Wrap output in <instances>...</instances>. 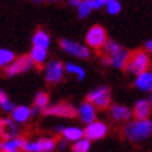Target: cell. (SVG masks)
Segmentation results:
<instances>
[{
	"label": "cell",
	"mask_w": 152,
	"mask_h": 152,
	"mask_svg": "<svg viewBox=\"0 0 152 152\" xmlns=\"http://www.w3.org/2000/svg\"><path fill=\"white\" fill-rule=\"evenodd\" d=\"M15 59V53L11 49L0 48V69H4Z\"/></svg>",
	"instance_id": "obj_25"
},
{
	"label": "cell",
	"mask_w": 152,
	"mask_h": 152,
	"mask_svg": "<svg viewBox=\"0 0 152 152\" xmlns=\"http://www.w3.org/2000/svg\"><path fill=\"white\" fill-rule=\"evenodd\" d=\"M14 107H15V103H14L10 98H7L4 102H1V103H0V109L4 112V113H11Z\"/></svg>",
	"instance_id": "obj_29"
},
{
	"label": "cell",
	"mask_w": 152,
	"mask_h": 152,
	"mask_svg": "<svg viewBox=\"0 0 152 152\" xmlns=\"http://www.w3.org/2000/svg\"><path fill=\"white\" fill-rule=\"evenodd\" d=\"M152 112V102L151 99H138L134 103L131 113L134 119H148L151 117Z\"/></svg>",
	"instance_id": "obj_14"
},
{
	"label": "cell",
	"mask_w": 152,
	"mask_h": 152,
	"mask_svg": "<svg viewBox=\"0 0 152 152\" xmlns=\"http://www.w3.org/2000/svg\"><path fill=\"white\" fill-rule=\"evenodd\" d=\"M34 66L35 64L29 59V56H20V57H15L7 67H4V73L7 77H15L18 74L29 71Z\"/></svg>",
	"instance_id": "obj_9"
},
{
	"label": "cell",
	"mask_w": 152,
	"mask_h": 152,
	"mask_svg": "<svg viewBox=\"0 0 152 152\" xmlns=\"http://www.w3.org/2000/svg\"><path fill=\"white\" fill-rule=\"evenodd\" d=\"M103 9L106 10V13L109 15H117L121 11V3H120V0H106Z\"/></svg>",
	"instance_id": "obj_27"
},
{
	"label": "cell",
	"mask_w": 152,
	"mask_h": 152,
	"mask_svg": "<svg viewBox=\"0 0 152 152\" xmlns=\"http://www.w3.org/2000/svg\"><path fill=\"white\" fill-rule=\"evenodd\" d=\"M43 1H46V3H59L61 0H43Z\"/></svg>",
	"instance_id": "obj_36"
},
{
	"label": "cell",
	"mask_w": 152,
	"mask_h": 152,
	"mask_svg": "<svg viewBox=\"0 0 152 152\" xmlns=\"http://www.w3.org/2000/svg\"><path fill=\"white\" fill-rule=\"evenodd\" d=\"M7 152H23L21 149H13V151H7Z\"/></svg>",
	"instance_id": "obj_38"
},
{
	"label": "cell",
	"mask_w": 152,
	"mask_h": 152,
	"mask_svg": "<svg viewBox=\"0 0 152 152\" xmlns=\"http://www.w3.org/2000/svg\"><path fill=\"white\" fill-rule=\"evenodd\" d=\"M42 1H43V0H34V3H35V4H39V3H42Z\"/></svg>",
	"instance_id": "obj_37"
},
{
	"label": "cell",
	"mask_w": 152,
	"mask_h": 152,
	"mask_svg": "<svg viewBox=\"0 0 152 152\" xmlns=\"http://www.w3.org/2000/svg\"><path fill=\"white\" fill-rule=\"evenodd\" d=\"M134 87L142 91V92H151L152 91V71L149 69L138 73L134 78Z\"/></svg>",
	"instance_id": "obj_15"
},
{
	"label": "cell",
	"mask_w": 152,
	"mask_h": 152,
	"mask_svg": "<svg viewBox=\"0 0 152 152\" xmlns=\"http://www.w3.org/2000/svg\"><path fill=\"white\" fill-rule=\"evenodd\" d=\"M77 117L83 124H88L94 120L98 119V109L88 101H84L81 105L77 107Z\"/></svg>",
	"instance_id": "obj_12"
},
{
	"label": "cell",
	"mask_w": 152,
	"mask_h": 152,
	"mask_svg": "<svg viewBox=\"0 0 152 152\" xmlns=\"http://www.w3.org/2000/svg\"><path fill=\"white\" fill-rule=\"evenodd\" d=\"M64 77V64L60 60H50L45 66V81L48 84H59Z\"/></svg>",
	"instance_id": "obj_10"
},
{
	"label": "cell",
	"mask_w": 152,
	"mask_h": 152,
	"mask_svg": "<svg viewBox=\"0 0 152 152\" xmlns=\"http://www.w3.org/2000/svg\"><path fill=\"white\" fill-rule=\"evenodd\" d=\"M64 73H69L71 75H74L78 81H83L85 78V75H87V71H85V69L83 66L77 64V63H71V61H69L64 66Z\"/></svg>",
	"instance_id": "obj_22"
},
{
	"label": "cell",
	"mask_w": 152,
	"mask_h": 152,
	"mask_svg": "<svg viewBox=\"0 0 152 152\" xmlns=\"http://www.w3.org/2000/svg\"><path fill=\"white\" fill-rule=\"evenodd\" d=\"M109 116L110 119L116 123H126L130 119H133V113L131 109L126 105H120V103H113L109 105Z\"/></svg>",
	"instance_id": "obj_11"
},
{
	"label": "cell",
	"mask_w": 152,
	"mask_h": 152,
	"mask_svg": "<svg viewBox=\"0 0 152 152\" xmlns=\"http://www.w3.org/2000/svg\"><path fill=\"white\" fill-rule=\"evenodd\" d=\"M87 101L96 109H107L112 103V92L107 87H96L87 95Z\"/></svg>",
	"instance_id": "obj_6"
},
{
	"label": "cell",
	"mask_w": 152,
	"mask_h": 152,
	"mask_svg": "<svg viewBox=\"0 0 152 152\" xmlns=\"http://www.w3.org/2000/svg\"><path fill=\"white\" fill-rule=\"evenodd\" d=\"M61 129H63V126H56V127H55V131L57 134H60V133H61Z\"/></svg>",
	"instance_id": "obj_35"
},
{
	"label": "cell",
	"mask_w": 152,
	"mask_h": 152,
	"mask_svg": "<svg viewBox=\"0 0 152 152\" xmlns=\"http://www.w3.org/2000/svg\"><path fill=\"white\" fill-rule=\"evenodd\" d=\"M105 1H106V0H92L94 10H101V9H103V6H105Z\"/></svg>",
	"instance_id": "obj_31"
},
{
	"label": "cell",
	"mask_w": 152,
	"mask_h": 152,
	"mask_svg": "<svg viewBox=\"0 0 152 152\" xmlns=\"http://www.w3.org/2000/svg\"><path fill=\"white\" fill-rule=\"evenodd\" d=\"M91 151V141L85 137L74 141L71 145V152H89Z\"/></svg>",
	"instance_id": "obj_26"
},
{
	"label": "cell",
	"mask_w": 152,
	"mask_h": 152,
	"mask_svg": "<svg viewBox=\"0 0 152 152\" xmlns=\"http://www.w3.org/2000/svg\"><path fill=\"white\" fill-rule=\"evenodd\" d=\"M10 115H11L10 119L13 120L14 123H17L18 126L20 124H25V123H28V121L34 117L32 116V107H31V106H27V105L15 106Z\"/></svg>",
	"instance_id": "obj_13"
},
{
	"label": "cell",
	"mask_w": 152,
	"mask_h": 152,
	"mask_svg": "<svg viewBox=\"0 0 152 152\" xmlns=\"http://www.w3.org/2000/svg\"><path fill=\"white\" fill-rule=\"evenodd\" d=\"M7 98H9V95H7L3 89H0V103H1V102H4Z\"/></svg>",
	"instance_id": "obj_33"
},
{
	"label": "cell",
	"mask_w": 152,
	"mask_h": 152,
	"mask_svg": "<svg viewBox=\"0 0 152 152\" xmlns=\"http://www.w3.org/2000/svg\"><path fill=\"white\" fill-rule=\"evenodd\" d=\"M60 48L61 50L67 53V55L73 56V57H77V59H88L91 56V49L85 45V43H80L77 41H73V39H67V38H63L60 39Z\"/></svg>",
	"instance_id": "obj_4"
},
{
	"label": "cell",
	"mask_w": 152,
	"mask_h": 152,
	"mask_svg": "<svg viewBox=\"0 0 152 152\" xmlns=\"http://www.w3.org/2000/svg\"><path fill=\"white\" fill-rule=\"evenodd\" d=\"M31 42H32V46H41V48H45V49H49V48H50V43H52V38L46 31L38 29L32 35Z\"/></svg>",
	"instance_id": "obj_19"
},
{
	"label": "cell",
	"mask_w": 152,
	"mask_h": 152,
	"mask_svg": "<svg viewBox=\"0 0 152 152\" xmlns=\"http://www.w3.org/2000/svg\"><path fill=\"white\" fill-rule=\"evenodd\" d=\"M24 140L17 135V137H11V138H1L0 141V152H7L13 151V149H21Z\"/></svg>",
	"instance_id": "obj_20"
},
{
	"label": "cell",
	"mask_w": 152,
	"mask_h": 152,
	"mask_svg": "<svg viewBox=\"0 0 152 152\" xmlns=\"http://www.w3.org/2000/svg\"><path fill=\"white\" fill-rule=\"evenodd\" d=\"M49 102H50L49 95L43 91H39V92H37L35 99H34V107H37L38 110H43L45 107L49 106Z\"/></svg>",
	"instance_id": "obj_24"
},
{
	"label": "cell",
	"mask_w": 152,
	"mask_h": 152,
	"mask_svg": "<svg viewBox=\"0 0 152 152\" xmlns=\"http://www.w3.org/2000/svg\"><path fill=\"white\" fill-rule=\"evenodd\" d=\"M42 112L46 116H56V117H63V119H73L77 116V107H74L69 102H60L56 105L48 106Z\"/></svg>",
	"instance_id": "obj_8"
},
{
	"label": "cell",
	"mask_w": 152,
	"mask_h": 152,
	"mask_svg": "<svg viewBox=\"0 0 152 152\" xmlns=\"http://www.w3.org/2000/svg\"><path fill=\"white\" fill-rule=\"evenodd\" d=\"M80 1H81V0H67L69 6H71V7H77V6L80 4Z\"/></svg>",
	"instance_id": "obj_34"
},
{
	"label": "cell",
	"mask_w": 152,
	"mask_h": 152,
	"mask_svg": "<svg viewBox=\"0 0 152 152\" xmlns=\"http://www.w3.org/2000/svg\"><path fill=\"white\" fill-rule=\"evenodd\" d=\"M20 134V127L11 119H0V137L1 138H11Z\"/></svg>",
	"instance_id": "obj_16"
},
{
	"label": "cell",
	"mask_w": 152,
	"mask_h": 152,
	"mask_svg": "<svg viewBox=\"0 0 152 152\" xmlns=\"http://www.w3.org/2000/svg\"><path fill=\"white\" fill-rule=\"evenodd\" d=\"M29 59L32 60L34 64H45L48 60V49L41 46H32V49L29 50Z\"/></svg>",
	"instance_id": "obj_21"
},
{
	"label": "cell",
	"mask_w": 152,
	"mask_h": 152,
	"mask_svg": "<svg viewBox=\"0 0 152 152\" xmlns=\"http://www.w3.org/2000/svg\"><path fill=\"white\" fill-rule=\"evenodd\" d=\"M103 50L106 52V55L110 56L113 55V53H116L117 50H120L121 49V46H120V43H117L116 41H113V39H109L107 38V41L105 42V45H103V48H102Z\"/></svg>",
	"instance_id": "obj_28"
},
{
	"label": "cell",
	"mask_w": 152,
	"mask_h": 152,
	"mask_svg": "<svg viewBox=\"0 0 152 152\" xmlns=\"http://www.w3.org/2000/svg\"><path fill=\"white\" fill-rule=\"evenodd\" d=\"M107 131H109V127L105 121H101V120H94L91 123L85 124L84 127V137L87 140H89L91 142L94 141H99V140L105 138L107 135Z\"/></svg>",
	"instance_id": "obj_7"
},
{
	"label": "cell",
	"mask_w": 152,
	"mask_h": 152,
	"mask_svg": "<svg viewBox=\"0 0 152 152\" xmlns=\"http://www.w3.org/2000/svg\"><path fill=\"white\" fill-rule=\"evenodd\" d=\"M151 66V56L145 50H137L133 55L130 53V57L124 66V70L131 75H137L149 69Z\"/></svg>",
	"instance_id": "obj_2"
},
{
	"label": "cell",
	"mask_w": 152,
	"mask_h": 152,
	"mask_svg": "<svg viewBox=\"0 0 152 152\" xmlns=\"http://www.w3.org/2000/svg\"><path fill=\"white\" fill-rule=\"evenodd\" d=\"M56 148H57L59 151H61V152H66L70 148V145H69V142H67L66 140L61 138L60 141H56Z\"/></svg>",
	"instance_id": "obj_30"
},
{
	"label": "cell",
	"mask_w": 152,
	"mask_h": 152,
	"mask_svg": "<svg viewBox=\"0 0 152 152\" xmlns=\"http://www.w3.org/2000/svg\"><path fill=\"white\" fill-rule=\"evenodd\" d=\"M77 9V14L81 20L87 18L91 15V13L94 11V6H92V0H81L80 4L75 7Z\"/></svg>",
	"instance_id": "obj_23"
},
{
	"label": "cell",
	"mask_w": 152,
	"mask_h": 152,
	"mask_svg": "<svg viewBox=\"0 0 152 152\" xmlns=\"http://www.w3.org/2000/svg\"><path fill=\"white\" fill-rule=\"evenodd\" d=\"M144 50L151 55V52H152V41L151 39H148V41L145 42V49H144Z\"/></svg>",
	"instance_id": "obj_32"
},
{
	"label": "cell",
	"mask_w": 152,
	"mask_h": 152,
	"mask_svg": "<svg viewBox=\"0 0 152 152\" xmlns=\"http://www.w3.org/2000/svg\"><path fill=\"white\" fill-rule=\"evenodd\" d=\"M60 135L69 144H73L74 141H77V140L84 137V129L80 127V126H66V127L61 129Z\"/></svg>",
	"instance_id": "obj_17"
},
{
	"label": "cell",
	"mask_w": 152,
	"mask_h": 152,
	"mask_svg": "<svg viewBox=\"0 0 152 152\" xmlns=\"http://www.w3.org/2000/svg\"><path fill=\"white\" fill-rule=\"evenodd\" d=\"M107 41V32L106 29L102 25L96 24V25H92L87 31V35H85V45H87L89 49H95V50H99L103 48L105 42Z\"/></svg>",
	"instance_id": "obj_5"
},
{
	"label": "cell",
	"mask_w": 152,
	"mask_h": 152,
	"mask_svg": "<svg viewBox=\"0 0 152 152\" xmlns=\"http://www.w3.org/2000/svg\"><path fill=\"white\" fill-rule=\"evenodd\" d=\"M124 137L133 144H141L151 138L152 135V121L148 119H130L126 121L123 129Z\"/></svg>",
	"instance_id": "obj_1"
},
{
	"label": "cell",
	"mask_w": 152,
	"mask_h": 152,
	"mask_svg": "<svg viewBox=\"0 0 152 152\" xmlns=\"http://www.w3.org/2000/svg\"><path fill=\"white\" fill-rule=\"evenodd\" d=\"M56 149V140L53 137H42L37 140H24L23 152H53Z\"/></svg>",
	"instance_id": "obj_3"
},
{
	"label": "cell",
	"mask_w": 152,
	"mask_h": 152,
	"mask_svg": "<svg viewBox=\"0 0 152 152\" xmlns=\"http://www.w3.org/2000/svg\"><path fill=\"white\" fill-rule=\"evenodd\" d=\"M107 57H109V66H112L113 69L117 70H124V66L130 57V52L121 48L120 50H117L116 53H113L110 56H107Z\"/></svg>",
	"instance_id": "obj_18"
}]
</instances>
